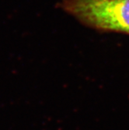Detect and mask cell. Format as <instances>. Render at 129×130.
Segmentation results:
<instances>
[{"mask_svg":"<svg viewBox=\"0 0 129 130\" xmlns=\"http://www.w3.org/2000/svg\"><path fill=\"white\" fill-rule=\"evenodd\" d=\"M58 6L86 27L129 35V0H63Z\"/></svg>","mask_w":129,"mask_h":130,"instance_id":"1","label":"cell"}]
</instances>
